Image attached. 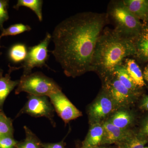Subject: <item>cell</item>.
<instances>
[{"label":"cell","mask_w":148,"mask_h":148,"mask_svg":"<svg viewBox=\"0 0 148 148\" xmlns=\"http://www.w3.org/2000/svg\"><path fill=\"white\" fill-rule=\"evenodd\" d=\"M107 14L91 12L77 14L56 27L51 51L67 76L76 77L91 71L96 44L108 24Z\"/></svg>","instance_id":"6da1fadb"},{"label":"cell","mask_w":148,"mask_h":148,"mask_svg":"<svg viewBox=\"0 0 148 148\" xmlns=\"http://www.w3.org/2000/svg\"><path fill=\"white\" fill-rule=\"evenodd\" d=\"M135 54L133 41L121 36L113 29L106 27L95 46L91 71L97 73L103 79L113 73L125 58Z\"/></svg>","instance_id":"7a4b0ae2"},{"label":"cell","mask_w":148,"mask_h":148,"mask_svg":"<svg viewBox=\"0 0 148 148\" xmlns=\"http://www.w3.org/2000/svg\"><path fill=\"white\" fill-rule=\"evenodd\" d=\"M112 21L115 32L121 36L133 41L140 33L143 23L129 10L123 1H112L106 13Z\"/></svg>","instance_id":"3957f363"},{"label":"cell","mask_w":148,"mask_h":148,"mask_svg":"<svg viewBox=\"0 0 148 148\" xmlns=\"http://www.w3.org/2000/svg\"><path fill=\"white\" fill-rule=\"evenodd\" d=\"M61 90V88L52 79L40 72H35L26 75H22L15 93L17 95L24 92L29 95L48 97Z\"/></svg>","instance_id":"277c9868"},{"label":"cell","mask_w":148,"mask_h":148,"mask_svg":"<svg viewBox=\"0 0 148 148\" xmlns=\"http://www.w3.org/2000/svg\"><path fill=\"white\" fill-rule=\"evenodd\" d=\"M51 40V35L47 33L45 38L38 44L28 48L27 58L19 67H13V71L23 69V75L32 73V70L35 68L45 67L49 69L46 62L49 58L48 47Z\"/></svg>","instance_id":"5b68a950"},{"label":"cell","mask_w":148,"mask_h":148,"mask_svg":"<svg viewBox=\"0 0 148 148\" xmlns=\"http://www.w3.org/2000/svg\"><path fill=\"white\" fill-rule=\"evenodd\" d=\"M102 79V89L112 98L118 109L128 108L138 97L123 86L114 73Z\"/></svg>","instance_id":"8992f818"},{"label":"cell","mask_w":148,"mask_h":148,"mask_svg":"<svg viewBox=\"0 0 148 148\" xmlns=\"http://www.w3.org/2000/svg\"><path fill=\"white\" fill-rule=\"evenodd\" d=\"M117 110L112 98L102 89L88 109L90 124L102 123Z\"/></svg>","instance_id":"52a82bcc"},{"label":"cell","mask_w":148,"mask_h":148,"mask_svg":"<svg viewBox=\"0 0 148 148\" xmlns=\"http://www.w3.org/2000/svg\"><path fill=\"white\" fill-rule=\"evenodd\" d=\"M28 99L16 117L22 114H27L36 118L45 117L53 123L54 109L47 96L29 95Z\"/></svg>","instance_id":"ba28073f"},{"label":"cell","mask_w":148,"mask_h":148,"mask_svg":"<svg viewBox=\"0 0 148 148\" xmlns=\"http://www.w3.org/2000/svg\"><path fill=\"white\" fill-rule=\"evenodd\" d=\"M55 110L65 123L82 116V114L70 101L66 95L59 90L48 96Z\"/></svg>","instance_id":"9c48e42d"},{"label":"cell","mask_w":148,"mask_h":148,"mask_svg":"<svg viewBox=\"0 0 148 148\" xmlns=\"http://www.w3.org/2000/svg\"><path fill=\"white\" fill-rule=\"evenodd\" d=\"M103 136L101 145L116 144L132 135L134 132L130 129H123L116 127L108 121L102 123Z\"/></svg>","instance_id":"30bf717a"},{"label":"cell","mask_w":148,"mask_h":148,"mask_svg":"<svg viewBox=\"0 0 148 148\" xmlns=\"http://www.w3.org/2000/svg\"><path fill=\"white\" fill-rule=\"evenodd\" d=\"M133 42L135 49L134 56L142 61L148 62V23H143L142 29Z\"/></svg>","instance_id":"8fae6325"},{"label":"cell","mask_w":148,"mask_h":148,"mask_svg":"<svg viewBox=\"0 0 148 148\" xmlns=\"http://www.w3.org/2000/svg\"><path fill=\"white\" fill-rule=\"evenodd\" d=\"M106 120L116 127L123 129H130L135 120V116L127 108L118 109Z\"/></svg>","instance_id":"7c38bea8"},{"label":"cell","mask_w":148,"mask_h":148,"mask_svg":"<svg viewBox=\"0 0 148 148\" xmlns=\"http://www.w3.org/2000/svg\"><path fill=\"white\" fill-rule=\"evenodd\" d=\"M130 11L143 23H148V0H122Z\"/></svg>","instance_id":"4fadbf2b"},{"label":"cell","mask_w":148,"mask_h":148,"mask_svg":"<svg viewBox=\"0 0 148 148\" xmlns=\"http://www.w3.org/2000/svg\"><path fill=\"white\" fill-rule=\"evenodd\" d=\"M122 65L136 87L140 88L145 86L143 72L135 59L125 58Z\"/></svg>","instance_id":"5bb4252c"},{"label":"cell","mask_w":148,"mask_h":148,"mask_svg":"<svg viewBox=\"0 0 148 148\" xmlns=\"http://www.w3.org/2000/svg\"><path fill=\"white\" fill-rule=\"evenodd\" d=\"M103 136V128L102 123L90 124L86 137L83 141L81 148H88L101 145Z\"/></svg>","instance_id":"9a60e30c"},{"label":"cell","mask_w":148,"mask_h":148,"mask_svg":"<svg viewBox=\"0 0 148 148\" xmlns=\"http://www.w3.org/2000/svg\"><path fill=\"white\" fill-rule=\"evenodd\" d=\"M12 71L10 67L8 73L4 77H0V111H2L3 105L7 97L19 83V80L13 81L11 79L10 74Z\"/></svg>","instance_id":"2e32d148"},{"label":"cell","mask_w":148,"mask_h":148,"mask_svg":"<svg viewBox=\"0 0 148 148\" xmlns=\"http://www.w3.org/2000/svg\"><path fill=\"white\" fill-rule=\"evenodd\" d=\"M28 47L24 43H17L12 46L9 49L8 58L14 64L24 63L27 58Z\"/></svg>","instance_id":"e0dca14e"},{"label":"cell","mask_w":148,"mask_h":148,"mask_svg":"<svg viewBox=\"0 0 148 148\" xmlns=\"http://www.w3.org/2000/svg\"><path fill=\"white\" fill-rule=\"evenodd\" d=\"M114 73L123 86L138 97L140 95V88L136 87L132 82L123 65L117 66L114 71Z\"/></svg>","instance_id":"ac0fdd59"},{"label":"cell","mask_w":148,"mask_h":148,"mask_svg":"<svg viewBox=\"0 0 148 148\" xmlns=\"http://www.w3.org/2000/svg\"><path fill=\"white\" fill-rule=\"evenodd\" d=\"M148 143V138L134 132L129 138L116 144V148H144Z\"/></svg>","instance_id":"d6986e66"},{"label":"cell","mask_w":148,"mask_h":148,"mask_svg":"<svg viewBox=\"0 0 148 148\" xmlns=\"http://www.w3.org/2000/svg\"><path fill=\"white\" fill-rule=\"evenodd\" d=\"M25 130V139L23 141L18 142L16 148H42L40 139L34 132L27 126H24Z\"/></svg>","instance_id":"ffe728a7"},{"label":"cell","mask_w":148,"mask_h":148,"mask_svg":"<svg viewBox=\"0 0 148 148\" xmlns=\"http://www.w3.org/2000/svg\"><path fill=\"white\" fill-rule=\"evenodd\" d=\"M43 1L42 0H18L14 8L18 10L21 6L26 7L35 12L40 21H42V8Z\"/></svg>","instance_id":"44dd1931"},{"label":"cell","mask_w":148,"mask_h":148,"mask_svg":"<svg viewBox=\"0 0 148 148\" xmlns=\"http://www.w3.org/2000/svg\"><path fill=\"white\" fill-rule=\"evenodd\" d=\"M13 132L12 120L8 117L2 111H0V137L13 136Z\"/></svg>","instance_id":"7402d4cb"},{"label":"cell","mask_w":148,"mask_h":148,"mask_svg":"<svg viewBox=\"0 0 148 148\" xmlns=\"http://www.w3.org/2000/svg\"><path fill=\"white\" fill-rule=\"evenodd\" d=\"M32 28L29 25L21 23L12 24L2 31L1 36L2 37L7 36H14L26 32H29Z\"/></svg>","instance_id":"603a6c76"},{"label":"cell","mask_w":148,"mask_h":148,"mask_svg":"<svg viewBox=\"0 0 148 148\" xmlns=\"http://www.w3.org/2000/svg\"><path fill=\"white\" fill-rule=\"evenodd\" d=\"M9 1L0 0V30L2 31L4 28L3 23L9 18L8 8Z\"/></svg>","instance_id":"cb8c5ba5"},{"label":"cell","mask_w":148,"mask_h":148,"mask_svg":"<svg viewBox=\"0 0 148 148\" xmlns=\"http://www.w3.org/2000/svg\"><path fill=\"white\" fill-rule=\"evenodd\" d=\"M18 142L13 136H3L0 137V148H16Z\"/></svg>","instance_id":"d4e9b609"},{"label":"cell","mask_w":148,"mask_h":148,"mask_svg":"<svg viewBox=\"0 0 148 148\" xmlns=\"http://www.w3.org/2000/svg\"><path fill=\"white\" fill-rule=\"evenodd\" d=\"M139 134L145 138H148V116L142 121Z\"/></svg>","instance_id":"484cf974"},{"label":"cell","mask_w":148,"mask_h":148,"mask_svg":"<svg viewBox=\"0 0 148 148\" xmlns=\"http://www.w3.org/2000/svg\"><path fill=\"white\" fill-rule=\"evenodd\" d=\"M66 144L64 140L57 143H43L42 144V148H65Z\"/></svg>","instance_id":"4316f807"},{"label":"cell","mask_w":148,"mask_h":148,"mask_svg":"<svg viewBox=\"0 0 148 148\" xmlns=\"http://www.w3.org/2000/svg\"><path fill=\"white\" fill-rule=\"evenodd\" d=\"M140 108L142 110L148 111V95L143 98L140 103Z\"/></svg>","instance_id":"83f0119b"},{"label":"cell","mask_w":148,"mask_h":148,"mask_svg":"<svg viewBox=\"0 0 148 148\" xmlns=\"http://www.w3.org/2000/svg\"><path fill=\"white\" fill-rule=\"evenodd\" d=\"M143 77L144 80L148 83V65L145 66L143 72Z\"/></svg>","instance_id":"f1b7e54d"},{"label":"cell","mask_w":148,"mask_h":148,"mask_svg":"<svg viewBox=\"0 0 148 148\" xmlns=\"http://www.w3.org/2000/svg\"><path fill=\"white\" fill-rule=\"evenodd\" d=\"M79 148H82L80 147ZM88 148H116V147H109V146L106 145H100Z\"/></svg>","instance_id":"f546056e"},{"label":"cell","mask_w":148,"mask_h":148,"mask_svg":"<svg viewBox=\"0 0 148 148\" xmlns=\"http://www.w3.org/2000/svg\"><path fill=\"white\" fill-rule=\"evenodd\" d=\"M3 71L0 69V77L3 76Z\"/></svg>","instance_id":"4dcf8cb0"},{"label":"cell","mask_w":148,"mask_h":148,"mask_svg":"<svg viewBox=\"0 0 148 148\" xmlns=\"http://www.w3.org/2000/svg\"><path fill=\"white\" fill-rule=\"evenodd\" d=\"M1 38H2V37L1 36H0V40H1ZM1 45H0V48H1ZM1 54H2L1 52H0V56L1 55Z\"/></svg>","instance_id":"1f68e13d"},{"label":"cell","mask_w":148,"mask_h":148,"mask_svg":"<svg viewBox=\"0 0 148 148\" xmlns=\"http://www.w3.org/2000/svg\"><path fill=\"white\" fill-rule=\"evenodd\" d=\"M144 148H148V147H145Z\"/></svg>","instance_id":"d6a6232c"}]
</instances>
